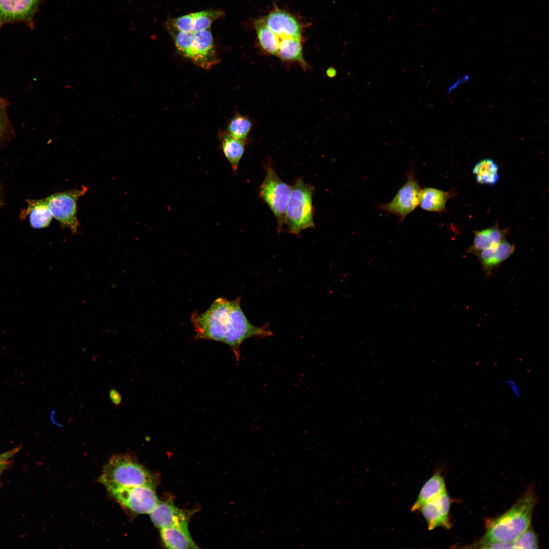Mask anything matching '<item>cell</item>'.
I'll return each mask as SVG.
<instances>
[{"mask_svg": "<svg viewBox=\"0 0 549 549\" xmlns=\"http://www.w3.org/2000/svg\"><path fill=\"white\" fill-rule=\"evenodd\" d=\"M218 135L223 154L235 172L245 152V141L231 136L226 131H220Z\"/></svg>", "mask_w": 549, "mask_h": 549, "instance_id": "obj_21", "label": "cell"}, {"mask_svg": "<svg viewBox=\"0 0 549 549\" xmlns=\"http://www.w3.org/2000/svg\"><path fill=\"white\" fill-rule=\"evenodd\" d=\"M514 548H538V541L537 535L530 526L513 542Z\"/></svg>", "mask_w": 549, "mask_h": 549, "instance_id": "obj_27", "label": "cell"}, {"mask_svg": "<svg viewBox=\"0 0 549 549\" xmlns=\"http://www.w3.org/2000/svg\"><path fill=\"white\" fill-rule=\"evenodd\" d=\"M336 70L333 68H329L326 71V74L329 77H334L336 75Z\"/></svg>", "mask_w": 549, "mask_h": 549, "instance_id": "obj_33", "label": "cell"}, {"mask_svg": "<svg viewBox=\"0 0 549 549\" xmlns=\"http://www.w3.org/2000/svg\"><path fill=\"white\" fill-rule=\"evenodd\" d=\"M109 398L115 408L119 407L122 402L121 394L115 389H111L109 391Z\"/></svg>", "mask_w": 549, "mask_h": 549, "instance_id": "obj_30", "label": "cell"}, {"mask_svg": "<svg viewBox=\"0 0 549 549\" xmlns=\"http://www.w3.org/2000/svg\"><path fill=\"white\" fill-rule=\"evenodd\" d=\"M166 28L178 53L195 65L208 70L220 63L210 29L185 33Z\"/></svg>", "mask_w": 549, "mask_h": 549, "instance_id": "obj_3", "label": "cell"}, {"mask_svg": "<svg viewBox=\"0 0 549 549\" xmlns=\"http://www.w3.org/2000/svg\"><path fill=\"white\" fill-rule=\"evenodd\" d=\"M303 37L280 38L277 57L286 63H297L303 70L309 69L303 55Z\"/></svg>", "mask_w": 549, "mask_h": 549, "instance_id": "obj_18", "label": "cell"}, {"mask_svg": "<svg viewBox=\"0 0 549 549\" xmlns=\"http://www.w3.org/2000/svg\"><path fill=\"white\" fill-rule=\"evenodd\" d=\"M446 492L443 477L439 472L435 473L422 487L415 502L411 508V511L418 510L424 503Z\"/></svg>", "mask_w": 549, "mask_h": 549, "instance_id": "obj_22", "label": "cell"}, {"mask_svg": "<svg viewBox=\"0 0 549 549\" xmlns=\"http://www.w3.org/2000/svg\"><path fill=\"white\" fill-rule=\"evenodd\" d=\"M224 15V12L220 9H208L171 18L165 25L181 32H198L210 29L212 23Z\"/></svg>", "mask_w": 549, "mask_h": 549, "instance_id": "obj_12", "label": "cell"}, {"mask_svg": "<svg viewBox=\"0 0 549 549\" xmlns=\"http://www.w3.org/2000/svg\"><path fill=\"white\" fill-rule=\"evenodd\" d=\"M10 462L8 460L0 461V475L8 467Z\"/></svg>", "mask_w": 549, "mask_h": 549, "instance_id": "obj_32", "label": "cell"}, {"mask_svg": "<svg viewBox=\"0 0 549 549\" xmlns=\"http://www.w3.org/2000/svg\"><path fill=\"white\" fill-rule=\"evenodd\" d=\"M515 250V246L505 240L499 244L478 252V257L485 277H492L500 265L507 260Z\"/></svg>", "mask_w": 549, "mask_h": 549, "instance_id": "obj_16", "label": "cell"}, {"mask_svg": "<svg viewBox=\"0 0 549 549\" xmlns=\"http://www.w3.org/2000/svg\"><path fill=\"white\" fill-rule=\"evenodd\" d=\"M252 125V121L248 117L239 113L235 114L229 121L226 132L236 138L246 141Z\"/></svg>", "mask_w": 549, "mask_h": 549, "instance_id": "obj_26", "label": "cell"}, {"mask_svg": "<svg viewBox=\"0 0 549 549\" xmlns=\"http://www.w3.org/2000/svg\"><path fill=\"white\" fill-rule=\"evenodd\" d=\"M261 18L280 38L303 37L304 24L296 16L277 6Z\"/></svg>", "mask_w": 549, "mask_h": 549, "instance_id": "obj_11", "label": "cell"}, {"mask_svg": "<svg viewBox=\"0 0 549 549\" xmlns=\"http://www.w3.org/2000/svg\"><path fill=\"white\" fill-rule=\"evenodd\" d=\"M8 118L5 105L0 98V141L4 138L9 128Z\"/></svg>", "mask_w": 549, "mask_h": 549, "instance_id": "obj_28", "label": "cell"}, {"mask_svg": "<svg viewBox=\"0 0 549 549\" xmlns=\"http://www.w3.org/2000/svg\"><path fill=\"white\" fill-rule=\"evenodd\" d=\"M98 480L106 489L140 486L155 489L157 483L154 475L128 454H118L111 458Z\"/></svg>", "mask_w": 549, "mask_h": 549, "instance_id": "obj_2", "label": "cell"}, {"mask_svg": "<svg viewBox=\"0 0 549 549\" xmlns=\"http://www.w3.org/2000/svg\"><path fill=\"white\" fill-rule=\"evenodd\" d=\"M154 488L145 486L113 487L107 489L110 495L131 512L150 513L159 502Z\"/></svg>", "mask_w": 549, "mask_h": 549, "instance_id": "obj_9", "label": "cell"}, {"mask_svg": "<svg viewBox=\"0 0 549 549\" xmlns=\"http://www.w3.org/2000/svg\"><path fill=\"white\" fill-rule=\"evenodd\" d=\"M233 305V300L219 297L205 312L193 313L191 320L195 331L194 339L223 343Z\"/></svg>", "mask_w": 549, "mask_h": 549, "instance_id": "obj_4", "label": "cell"}, {"mask_svg": "<svg viewBox=\"0 0 549 549\" xmlns=\"http://www.w3.org/2000/svg\"><path fill=\"white\" fill-rule=\"evenodd\" d=\"M253 25L261 51L267 55L277 56L280 38L266 26L261 18L255 19Z\"/></svg>", "mask_w": 549, "mask_h": 549, "instance_id": "obj_24", "label": "cell"}, {"mask_svg": "<svg viewBox=\"0 0 549 549\" xmlns=\"http://www.w3.org/2000/svg\"><path fill=\"white\" fill-rule=\"evenodd\" d=\"M41 0H0V28L8 23L23 22L31 27Z\"/></svg>", "mask_w": 549, "mask_h": 549, "instance_id": "obj_13", "label": "cell"}, {"mask_svg": "<svg viewBox=\"0 0 549 549\" xmlns=\"http://www.w3.org/2000/svg\"><path fill=\"white\" fill-rule=\"evenodd\" d=\"M508 233L507 229H501L498 225L481 230L474 231L473 241L467 250V253L476 255L481 251L506 240Z\"/></svg>", "mask_w": 549, "mask_h": 549, "instance_id": "obj_19", "label": "cell"}, {"mask_svg": "<svg viewBox=\"0 0 549 549\" xmlns=\"http://www.w3.org/2000/svg\"><path fill=\"white\" fill-rule=\"evenodd\" d=\"M455 195V191L452 189L444 191L433 187H424L420 191L419 206L428 211L439 214L446 212V203Z\"/></svg>", "mask_w": 549, "mask_h": 549, "instance_id": "obj_17", "label": "cell"}, {"mask_svg": "<svg viewBox=\"0 0 549 549\" xmlns=\"http://www.w3.org/2000/svg\"><path fill=\"white\" fill-rule=\"evenodd\" d=\"M241 297L233 300L230 319L227 326L223 343L229 346L235 358L238 361L240 357V347L248 339L263 338L273 335L268 325L257 326L251 324L240 306Z\"/></svg>", "mask_w": 549, "mask_h": 549, "instance_id": "obj_6", "label": "cell"}, {"mask_svg": "<svg viewBox=\"0 0 549 549\" xmlns=\"http://www.w3.org/2000/svg\"><path fill=\"white\" fill-rule=\"evenodd\" d=\"M536 498L528 490L509 510L493 519L484 535L472 546L486 548L493 543H513L530 526Z\"/></svg>", "mask_w": 549, "mask_h": 549, "instance_id": "obj_1", "label": "cell"}, {"mask_svg": "<svg viewBox=\"0 0 549 549\" xmlns=\"http://www.w3.org/2000/svg\"><path fill=\"white\" fill-rule=\"evenodd\" d=\"M504 383L513 395L516 398L521 396V390L519 385L514 379L512 378H507L505 380Z\"/></svg>", "mask_w": 549, "mask_h": 549, "instance_id": "obj_29", "label": "cell"}, {"mask_svg": "<svg viewBox=\"0 0 549 549\" xmlns=\"http://www.w3.org/2000/svg\"><path fill=\"white\" fill-rule=\"evenodd\" d=\"M477 183L494 185L499 180L498 166L491 159H485L478 162L472 171Z\"/></svg>", "mask_w": 549, "mask_h": 549, "instance_id": "obj_25", "label": "cell"}, {"mask_svg": "<svg viewBox=\"0 0 549 549\" xmlns=\"http://www.w3.org/2000/svg\"><path fill=\"white\" fill-rule=\"evenodd\" d=\"M86 187L56 193L46 198L52 217L73 232L77 231L79 223L77 218V201L87 191Z\"/></svg>", "mask_w": 549, "mask_h": 549, "instance_id": "obj_10", "label": "cell"}, {"mask_svg": "<svg viewBox=\"0 0 549 549\" xmlns=\"http://www.w3.org/2000/svg\"><path fill=\"white\" fill-rule=\"evenodd\" d=\"M24 215L28 216L30 226L35 229L46 228L53 218L48 208L46 198L28 200Z\"/></svg>", "mask_w": 549, "mask_h": 549, "instance_id": "obj_23", "label": "cell"}, {"mask_svg": "<svg viewBox=\"0 0 549 549\" xmlns=\"http://www.w3.org/2000/svg\"><path fill=\"white\" fill-rule=\"evenodd\" d=\"M191 513L167 500L159 502L149 514L154 525L160 530L172 526L188 525Z\"/></svg>", "mask_w": 549, "mask_h": 549, "instance_id": "obj_14", "label": "cell"}, {"mask_svg": "<svg viewBox=\"0 0 549 549\" xmlns=\"http://www.w3.org/2000/svg\"><path fill=\"white\" fill-rule=\"evenodd\" d=\"M20 447H18L8 452L0 453V461L8 460L11 458H12L15 454L18 452L20 450Z\"/></svg>", "mask_w": 549, "mask_h": 549, "instance_id": "obj_31", "label": "cell"}, {"mask_svg": "<svg viewBox=\"0 0 549 549\" xmlns=\"http://www.w3.org/2000/svg\"><path fill=\"white\" fill-rule=\"evenodd\" d=\"M407 180L388 202L380 203L378 208L387 214L398 217L399 223H402L409 214L419 206L421 188L416 177L415 171L410 168L407 173Z\"/></svg>", "mask_w": 549, "mask_h": 549, "instance_id": "obj_8", "label": "cell"}, {"mask_svg": "<svg viewBox=\"0 0 549 549\" xmlns=\"http://www.w3.org/2000/svg\"><path fill=\"white\" fill-rule=\"evenodd\" d=\"M188 525L172 526L160 529L164 545L168 548H198L188 530Z\"/></svg>", "mask_w": 549, "mask_h": 549, "instance_id": "obj_20", "label": "cell"}, {"mask_svg": "<svg viewBox=\"0 0 549 549\" xmlns=\"http://www.w3.org/2000/svg\"><path fill=\"white\" fill-rule=\"evenodd\" d=\"M291 189L292 187L279 177L271 166L266 167L259 195L275 216L280 231L284 225L286 209Z\"/></svg>", "mask_w": 549, "mask_h": 549, "instance_id": "obj_7", "label": "cell"}, {"mask_svg": "<svg viewBox=\"0 0 549 549\" xmlns=\"http://www.w3.org/2000/svg\"><path fill=\"white\" fill-rule=\"evenodd\" d=\"M3 200H2V196H1V190H0V206L2 205H3Z\"/></svg>", "mask_w": 549, "mask_h": 549, "instance_id": "obj_34", "label": "cell"}, {"mask_svg": "<svg viewBox=\"0 0 549 549\" xmlns=\"http://www.w3.org/2000/svg\"><path fill=\"white\" fill-rule=\"evenodd\" d=\"M314 188L298 179L292 187L286 207L285 222L288 231L298 234L315 227L313 196Z\"/></svg>", "mask_w": 549, "mask_h": 549, "instance_id": "obj_5", "label": "cell"}, {"mask_svg": "<svg viewBox=\"0 0 549 549\" xmlns=\"http://www.w3.org/2000/svg\"><path fill=\"white\" fill-rule=\"evenodd\" d=\"M450 507V499L446 492L424 503L418 510L425 519L429 530L438 527L449 529Z\"/></svg>", "mask_w": 549, "mask_h": 549, "instance_id": "obj_15", "label": "cell"}]
</instances>
